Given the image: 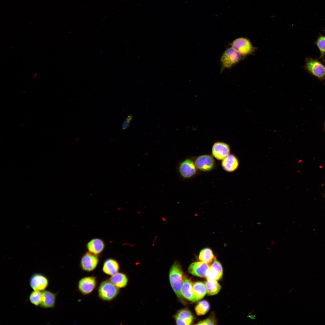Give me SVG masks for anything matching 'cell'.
<instances>
[{
	"instance_id": "obj_1",
	"label": "cell",
	"mask_w": 325,
	"mask_h": 325,
	"mask_svg": "<svg viewBox=\"0 0 325 325\" xmlns=\"http://www.w3.org/2000/svg\"><path fill=\"white\" fill-rule=\"evenodd\" d=\"M183 277L182 268L180 264L175 261L170 269L169 279L171 286L177 297L184 302L181 292Z\"/></svg>"
},
{
	"instance_id": "obj_2",
	"label": "cell",
	"mask_w": 325,
	"mask_h": 325,
	"mask_svg": "<svg viewBox=\"0 0 325 325\" xmlns=\"http://www.w3.org/2000/svg\"><path fill=\"white\" fill-rule=\"evenodd\" d=\"M98 292L100 299L104 301H110L117 296L119 290L109 280H106L100 283Z\"/></svg>"
},
{
	"instance_id": "obj_3",
	"label": "cell",
	"mask_w": 325,
	"mask_h": 325,
	"mask_svg": "<svg viewBox=\"0 0 325 325\" xmlns=\"http://www.w3.org/2000/svg\"><path fill=\"white\" fill-rule=\"evenodd\" d=\"M304 67L309 73L320 80L325 79V66L317 59L311 57L305 59Z\"/></svg>"
},
{
	"instance_id": "obj_4",
	"label": "cell",
	"mask_w": 325,
	"mask_h": 325,
	"mask_svg": "<svg viewBox=\"0 0 325 325\" xmlns=\"http://www.w3.org/2000/svg\"><path fill=\"white\" fill-rule=\"evenodd\" d=\"M99 261L98 255L88 252L82 256L80 261V266L84 271L90 272L95 269Z\"/></svg>"
},
{
	"instance_id": "obj_5",
	"label": "cell",
	"mask_w": 325,
	"mask_h": 325,
	"mask_svg": "<svg viewBox=\"0 0 325 325\" xmlns=\"http://www.w3.org/2000/svg\"><path fill=\"white\" fill-rule=\"evenodd\" d=\"M97 284L96 277L93 276L85 277L79 280L78 283V288L79 292L84 295L91 294L96 287Z\"/></svg>"
},
{
	"instance_id": "obj_6",
	"label": "cell",
	"mask_w": 325,
	"mask_h": 325,
	"mask_svg": "<svg viewBox=\"0 0 325 325\" xmlns=\"http://www.w3.org/2000/svg\"><path fill=\"white\" fill-rule=\"evenodd\" d=\"M241 54L232 47L228 48L222 55L221 61L223 67L229 68L241 59Z\"/></svg>"
},
{
	"instance_id": "obj_7",
	"label": "cell",
	"mask_w": 325,
	"mask_h": 325,
	"mask_svg": "<svg viewBox=\"0 0 325 325\" xmlns=\"http://www.w3.org/2000/svg\"><path fill=\"white\" fill-rule=\"evenodd\" d=\"M194 163L198 169L208 172L211 171L214 167L215 160L213 156L211 155H203L197 157Z\"/></svg>"
},
{
	"instance_id": "obj_8",
	"label": "cell",
	"mask_w": 325,
	"mask_h": 325,
	"mask_svg": "<svg viewBox=\"0 0 325 325\" xmlns=\"http://www.w3.org/2000/svg\"><path fill=\"white\" fill-rule=\"evenodd\" d=\"M231 47L240 53L242 56L250 54L253 51V47L247 39L239 38L234 40L232 42Z\"/></svg>"
},
{
	"instance_id": "obj_9",
	"label": "cell",
	"mask_w": 325,
	"mask_h": 325,
	"mask_svg": "<svg viewBox=\"0 0 325 325\" xmlns=\"http://www.w3.org/2000/svg\"><path fill=\"white\" fill-rule=\"evenodd\" d=\"M48 282L47 277L39 273L33 274L29 281L30 285L33 290L41 291L45 290L48 285Z\"/></svg>"
},
{
	"instance_id": "obj_10",
	"label": "cell",
	"mask_w": 325,
	"mask_h": 325,
	"mask_svg": "<svg viewBox=\"0 0 325 325\" xmlns=\"http://www.w3.org/2000/svg\"><path fill=\"white\" fill-rule=\"evenodd\" d=\"M197 168L194 162L190 159H185L181 162L178 167V171L183 178H190L196 174Z\"/></svg>"
},
{
	"instance_id": "obj_11",
	"label": "cell",
	"mask_w": 325,
	"mask_h": 325,
	"mask_svg": "<svg viewBox=\"0 0 325 325\" xmlns=\"http://www.w3.org/2000/svg\"><path fill=\"white\" fill-rule=\"evenodd\" d=\"M208 264L202 261L192 263L189 266L188 271L192 275L201 277H206L209 271Z\"/></svg>"
},
{
	"instance_id": "obj_12",
	"label": "cell",
	"mask_w": 325,
	"mask_h": 325,
	"mask_svg": "<svg viewBox=\"0 0 325 325\" xmlns=\"http://www.w3.org/2000/svg\"><path fill=\"white\" fill-rule=\"evenodd\" d=\"M229 145L223 142H217L213 144L212 150V155L218 160H222L230 154Z\"/></svg>"
},
{
	"instance_id": "obj_13",
	"label": "cell",
	"mask_w": 325,
	"mask_h": 325,
	"mask_svg": "<svg viewBox=\"0 0 325 325\" xmlns=\"http://www.w3.org/2000/svg\"><path fill=\"white\" fill-rule=\"evenodd\" d=\"M223 274V268L221 264L215 259L210 266L206 277L207 280H218L221 278Z\"/></svg>"
},
{
	"instance_id": "obj_14",
	"label": "cell",
	"mask_w": 325,
	"mask_h": 325,
	"mask_svg": "<svg viewBox=\"0 0 325 325\" xmlns=\"http://www.w3.org/2000/svg\"><path fill=\"white\" fill-rule=\"evenodd\" d=\"M181 292L183 297L187 300L192 302L197 301L194 295L192 283L185 277H183Z\"/></svg>"
},
{
	"instance_id": "obj_15",
	"label": "cell",
	"mask_w": 325,
	"mask_h": 325,
	"mask_svg": "<svg viewBox=\"0 0 325 325\" xmlns=\"http://www.w3.org/2000/svg\"><path fill=\"white\" fill-rule=\"evenodd\" d=\"M105 246L104 241L100 238H94L90 240L86 244V247L88 252L98 255L104 250Z\"/></svg>"
},
{
	"instance_id": "obj_16",
	"label": "cell",
	"mask_w": 325,
	"mask_h": 325,
	"mask_svg": "<svg viewBox=\"0 0 325 325\" xmlns=\"http://www.w3.org/2000/svg\"><path fill=\"white\" fill-rule=\"evenodd\" d=\"M56 297L55 293L47 290L43 291L40 307L45 308H53L55 305Z\"/></svg>"
},
{
	"instance_id": "obj_17",
	"label": "cell",
	"mask_w": 325,
	"mask_h": 325,
	"mask_svg": "<svg viewBox=\"0 0 325 325\" xmlns=\"http://www.w3.org/2000/svg\"><path fill=\"white\" fill-rule=\"evenodd\" d=\"M119 265L117 261L112 258H109L104 262L102 268L103 272L105 274L112 276L118 272Z\"/></svg>"
},
{
	"instance_id": "obj_18",
	"label": "cell",
	"mask_w": 325,
	"mask_h": 325,
	"mask_svg": "<svg viewBox=\"0 0 325 325\" xmlns=\"http://www.w3.org/2000/svg\"><path fill=\"white\" fill-rule=\"evenodd\" d=\"M221 164L222 168L225 171L231 172L237 169L239 165V162L235 156L229 154L222 160Z\"/></svg>"
},
{
	"instance_id": "obj_19",
	"label": "cell",
	"mask_w": 325,
	"mask_h": 325,
	"mask_svg": "<svg viewBox=\"0 0 325 325\" xmlns=\"http://www.w3.org/2000/svg\"><path fill=\"white\" fill-rule=\"evenodd\" d=\"M109 280L119 289L125 287L128 282L126 275L123 273L119 272L111 276Z\"/></svg>"
},
{
	"instance_id": "obj_20",
	"label": "cell",
	"mask_w": 325,
	"mask_h": 325,
	"mask_svg": "<svg viewBox=\"0 0 325 325\" xmlns=\"http://www.w3.org/2000/svg\"><path fill=\"white\" fill-rule=\"evenodd\" d=\"M200 260L207 264L211 263L216 259L212 250L208 248L203 249L200 251L198 257Z\"/></svg>"
},
{
	"instance_id": "obj_21",
	"label": "cell",
	"mask_w": 325,
	"mask_h": 325,
	"mask_svg": "<svg viewBox=\"0 0 325 325\" xmlns=\"http://www.w3.org/2000/svg\"><path fill=\"white\" fill-rule=\"evenodd\" d=\"M204 284L206 293L209 295H214L217 294L221 289V286L217 280H207Z\"/></svg>"
},
{
	"instance_id": "obj_22",
	"label": "cell",
	"mask_w": 325,
	"mask_h": 325,
	"mask_svg": "<svg viewBox=\"0 0 325 325\" xmlns=\"http://www.w3.org/2000/svg\"><path fill=\"white\" fill-rule=\"evenodd\" d=\"M194 295L197 301L203 299L206 293V288L204 283L201 282H197L192 283Z\"/></svg>"
},
{
	"instance_id": "obj_23",
	"label": "cell",
	"mask_w": 325,
	"mask_h": 325,
	"mask_svg": "<svg viewBox=\"0 0 325 325\" xmlns=\"http://www.w3.org/2000/svg\"><path fill=\"white\" fill-rule=\"evenodd\" d=\"M209 303L206 300H203L199 302L195 307V311L197 314L199 316L205 314L209 309Z\"/></svg>"
},
{
	"instance_id": "obj_24",
	"label": "cell",
	"mask_w": 325,
	"mask_h": 325,
	"mask_svg": "<svg viewBox=\"0 0 325 325\" xmlns=\"http://www.w3.org/2000/svg\"><path fill=\"white\" fill-rule=\"evenodd\" d=\"M42 298V292L33 290L29 294V299L31 303L37 306L41 305Z\"/></svg>"
},
{
	"instance_id": "obj_25",
	"label": "cell",
	"mask_w": 325,
	"mask_h": 325,
	"mask_svg": "<svg viewBox=\"0 0 325 325\" xmlns=\"http://www.w3.org/2000/svg\"><path fill=\"white\" fill-rule=\"evenodd\" d=\"M315 44L320 53L319 59L323 58L325 55V36L320 35L316 40Z\"/></svg>"
},
{
	"instance_id": "obj_26",
	"label": "cell",
	"mask_w": 325,
	"mask_h": 325,
	"mask_svg": "<svg viewBox=\"0 0 325 325\" xmlns=\"http://www.w3.org/2000/svg\"><path fill=\"white\" fill-rule=\"evenodd\" d=\"M175 317L183 320L193 319V315L189 310L186 308L182 309L179 310Z\"/></svg>"
},
{
	"instance_id": "obj_27",
	"label": "cell",
	"mask_w": 325,
	"mask_h": 325,
	"mask_svg": "<svg viewBox=\"0 0 325 325\" xmlns=\"http://www.w3.org/2000/svg\"><path fill=\"white\" fill-rule=\"evenodd\" d=\"M216 324L215 320L212 318H208L198 322L197 325H215Z\"/></svg>"
},
{
	"instance_id": "obj_28",
	"label": "cell",
	"mask_w": 325,
	"mask_h": 325,
	"mask_svg": "<svg viewBox=\"0 0 325 325\" xmlns=\"http://www.w3.org/2000/svg\"><path fill=\"white\" fill-rule=\"evenodd\" d=\"M176 322L177 325H190L191 324L193 319H189L187 320L181 319L179 318L175 317Z\"/></svg>"
},
{
	"instance_id": "obj_29",
	"label": "cell",
	"mask_w": 325,
	"mask_h": 325,
	"mask_svg": "<svg viewBox=\"0 0 325 325\" xmlns=\"http://www.w3.org/2000/svg\"><path fill=\"white\" fill-rule=\"evenodd\" d=\"M130 125V121L126 120H125L122 124V130H124L128 128Z\"/></svg>"
},
{
	"instance_id": "obj_30",
	"label": "cell",
	"mask_w": 325,
	"mask_h": 325,
	"mask_svg": "<svg viewBox=\"0 0 325 325\" xmlns=\"http://www.w3.org/2000/svg\"><path fill=\"white\" fill-rule=\"evenodd\" d=\"M132 115H129L127 116V117L125 119L130 121L132 119Z\"/></svg>"
},
{
	"instance_id": "obj_31",
	"label": "cell",
	"mask_w": 325,
	"mask_h": 325,
	"mask_svg": "<svg viewBox=\"0 0 325 325\" xmlns=\"http://www.w3.org/2000/svg\"><path fill=\"white\" fill-rule=\"evenodd\" d=\"M324 61L325 62V57L324 60Z\"/></svg>"
},
{
	"instance_id": "obj_32",
	"label": "cell",
	"mask_w": 325,
	"mask_h": 325,
	"mask_svg": "<svg viewBox=\"0 0 325 325\" xmlns=\"http://www.w3.org/2000/svg\"><path fill=\"white\" fill-rule=\"evenodd\" d=\"M324 126H325V124H324Z\"/></svg>"
},
{
	"instance_id": "obj_33",
	"label": "cell",
	"mask_w": 325,
	"mask_h": 325,
	"mask_svg": "<svg viewBox=\"0 0 325 325\" xmlns=\"http://www.w3.org/2000/svg\"></svg>"
}]
</instances>
